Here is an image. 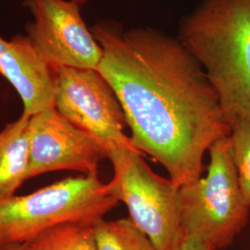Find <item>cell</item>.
<instances>
[{
	"mask_svg": "<svg viewBox=\"0 0 250 250\" xmlns=\"http://www.w3.org/2000/svg\"><path fill=\"white\" fill-rule=\"evenodd\" d=\"M209 150L207 176L180 188L183 231L195 234L215 250L226 249L246 227L250 206L243 196L229 136Z\"/></svg>",
	"mask_w": 250,
	"mask_h": 250,
	"instance_id": "obj_4",
	"label": "cell"
},
{
	"mask_svg": "<svg viewBox=\"0 0 250 250\" xmlns=\"http://www.w3.org/2000/svg\"><path fill=\"white\" fill-rule=\"evenodd\" d=\"M175 250H215L208 243L195 234H184Z\"/></svg>",
	"mask_w": 250,
	"mask_h": 250,
	"instance_id": "obj_14",
	"label": "cell"
},
{
	"mask_svg": "<svg viewBox=\"0 0 250 250\" xmlns=\"http://www.w3.org/2000/svg\"><path fill=\"white\" fill-rule=\"evenodd\" d=\"M28 246L31 250H98L94 226L79 224L56 226Z\"/></svg>",
	"mask_w": 250,
	"mask_h": 250,
	"instance_id": "obj_12",
	"label": "cell"
},
{
	"mask_svg": "<svg viewBox=\"0 0 250 250\" xmlns=\"http://www.w3.org/2000/svg\"><path fill=\"white\" fill-rule=\"evenodd\" d=\"M179 40L214 88L229 124L250 120V0H203Z\"/></svg>",
	"mask_w": 250,
	"mask_h": 250,
	"instance_id": "obj_2",
	"label": "cell"
},
{
	"mask_svg": "<svg viewBox=\"0 0 250 250\" xmlns=\"http://www.w3.org/2000/svg\"><path fill=\"white\" fill-rule=\"evenodd\" d=\"M75 2H77L79 5H83V4H84V3H86V2H88L89 0H74Z\"/></svg>",
	"mask_w": 250,
	"mask_h": 250,
	"instance_id": "obj_16",
	"label": "cell"
},
{
	"mask_svg": "<svg viewBox=\"0 0 250 250\" xmlns=\"http://www.w3.org/2000/svg\"><path fill=\"white\" fill-rule=\"evenodd\" d=\"M29 179L58 170L99 174L103 148L54 107L30 116Z\"/></svg>",
	"mask_w": 250,
	"mask_h": 250,
	"instance_id": "obj_8",
	"label": "cell"
},
{
	"mask_svg": "<svg viewBox=\"0 0 250 250\" xmlns=\"http://www.w3.org/2000/svg\"><path fill=\"white\" fill-rule=\"evenodd\" d=\"M30 116L21 114L0 131V201L15 196L29 179Z\"/></svg>",
	"mask_w": 250,
	"mask_h": 250,
	"instance_id": "obj_10",
	"label": "cell"
},
{
	"mask_svg": "<svg viewBox=\"0 0 250 250\" xmlns=\"http://www.w3.org/2000/svg\"><path fill=\"white\" fill-rule=\"evenodd\" d=\"M0 74L17 91L22 114L33 116L54 107L55 80L51 65L27 36H0Z\"/></svg>",
	"mask_w": 250,
	"mask_h": 250,
	"instance_id": "obj_9",
	"label": "cell"
},
{
	"mask_svg": "<svg viewBox=\"0 0 250 250\" xmlns=\"http://www.w3.org/2000/svg\"><path fill=\"white\" fill-rule=\"evenodd\" d=\"M103 50L98 67L116 94L134 146L179 188L201 177L203 157L231 133L214 88L177 38L150 28L91 29Z\"/></svg>",
	"mask_w": 250,
	"mask_h": 250,
	"instance_id": "obj_1",
	"label": "cell"
},
{
	"mask_svg": "<svg viewBox=\"0 0 250 250\" xmlns=\"http://www.w3.org/2000/svg\"><path fill=\"white\" fill-rule=\"evenodd\" d=\"M99 174L68 177L0 201V247L28 244L56 226H95L118 203Z\"/></svg>",
	"mask_w": 250,
	"mask_h": 250,
	"instance_id": "obj_3",
	"label": "cell"
},
{
	"mask_svg": "<svg viewBox=\"0 0 250 250\" xmlns=\"http://www.w3.org/2000/svg\"><path fill=\"white\" fill-rule=\"evenodd\" d=\"M51 68L54 108L62 116L97 141L107 158L118 149H137L124 132L126 119L115 92L97 69Z\"/></svg>",
	"mask_w": 250,
	"mask_h": 250,
	"instance_id": "obj_6",
	"label": "cell"
},
{
	"mask_svg": "<svg viewBox=\"0 0 250 250\" xmlns=\"http://www.w3.org/2000/svg\"><path fill=\"white\" fill-rule=\"evenodd\" d=\"M242 193L250 206V120H236L231 125L229 135Z\"/></svg>",
	"mask_w": 250,
	"mask_h": 250,
	"instance_id": "obj_13",
	"label": "cell"
},
{
	"mask_svg": "<svg viewBox=\"0 0 250 250\" xmlns=\"http://www.w3.org/2000/svg\"><path fill=\"white\" fill-rule=\"evenodd\" d=\"M33 21L27 36L53 66L98 69L103 50L74 0H27Z\"/></svg>",
	"mask_w": 250,
	"mask_h": 250,
	"instance_id": "obj_7",
	"label": "cell"
},
{
	"mask_svg": "<svg viewBox=\"0 0 250 250\" xmlns=\"http://www.w3.org/2000/svg\"><path fill=\"white\" fill-rule=\"evenodd\" d=\"M114 175L107 187L127 206L134 224L158 250H175L185 232L180 210V188L155 173L134 148L107 155Z\"/></svg>",
	"mask_w": 250,
	"mask_h": 250,
	"instance_id": "obj_5",
	"label": "cell"
},
{
	"mask_svg": "<svg viewBox=\"0 0 250 250\" xmlns=\"http://www.w3.org/2000/svg\"><path fill=\"white\" fill-rule=\"evenodd\" d=\"M98 250H158L131 220H102L94 226Z\"/></svg>",
	"mask_w": 250,
	"mask_h": 250,
	"instance_id": "obj_11",
	"label": "cell"
},
{
	"mask_svg": "<svg viewBox=\"0 0 250 250\" xmlns=\"http://www.w3.org/2000/svg\"><path fill=\"white\" fill-rule=\"evenodd\" d=\"M0 250H31L28 244H15L0 247Z\"/></svg>",
	"mask_w": 250,
	"mask_h": 250,
	"instance_id": "obj_15",
	"label": "cell"
}]
</instances>
